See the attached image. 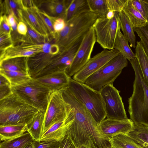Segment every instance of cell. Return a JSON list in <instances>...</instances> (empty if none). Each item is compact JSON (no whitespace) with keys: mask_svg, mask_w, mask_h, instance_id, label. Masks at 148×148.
Returning <instances> with one entry per match:
<instances>
[{"mask_svg":"<svg viewBox=\"0 0 148 148\" xmlns=\"http://www.w3.org/2000/svg\"><path fill=\"white\" fill-rule=\"evenodd\" d=\"M127 0H106L109 11L114 12H122Z\"/></svg>","mask_w":148,"mask_h":148,"instance_id":"38","label":"cell"},{"mask_svg":"<svg viewBox=\"0 0 148 148\" xmlns=\"http://www.w3.org/2000/svg\"><path fill=\"white\" fill-rule=\"evenodd\" d=\"M39 110L12 92L0 100V125H27Z\"/></svg>","mask_w":148,"mask_h":148,"instance_id":"3","label":"cell"},{"mask_svg":"<svg viewBox=\"0 0 148 148\" xmlns=\"http://www.w3.org/2000/svg\"><path fill=\"white\" fill-rule=\"evenodd\" d=\"M23 21L40 34L48 39L50 34L49 30L39 13L37 6L27 8L22 6Z\"/></svg>","mask_w":148,"mask_h":148,"instance_id":"17","label":"cell"},{"mask_svg":"<svg viewBox=\"0 0 148 148\" xmlns=\"http://www.w3.org/2000/svg\"><path fill=\"white\" fill-rule=\"evenodd\" d=\"M129 61L135 75L133 93L128 99L130 119L134 125L148 127V86L136 58Z\"/></svg>","mask_w":148,"mask_h":148,"instance_id":"2","label":"cell"},{"mask_svg":"<svg viewBox=\"0 0 148 148\" xmlns=\"http://www.w3.org/2000/svg\"><path fill=\"white\" fill-rule=\"evenodd\" d=\"M27 132L26 125H0V140L3 141L15 139Z\"/></svg>","mask_w":148,"mask_h":148,"instance_id":"22","label":"cell"},{"mask_svg":"<svg viewBox=\"0 0 148 148\" xmlns=\"http://www.w3.org/2000/svg\"><path fill=\"white\" fill-rule=\"evenodd\" d=\"M127 135L142 148H148V127L134 125Z\"/></svg>","mask_w":148,"mask_h":148,"instance_id":"24","label":"cell"},{"mask_svg":"<svg viewBox=\"0 0 148 148\" xmlns=\"http://www.w3.org/2000/svg\"><path fill=\"white\" fill-rule=\"evenodd\" d=\"M39 13L49 30L50 34L54 39L56 32L54 31L53 26L55 21L57 18L51 16L40 10Z\"/></svg>","mask_w":148,"mask_h":148,"instance_id":"37","label":"cell"},{"mask_svg":"<svg viewBox=\"0 0 148 148\" xmlns=\"http://www.w3.org/2000/svg\"><path fill=\"white\" fill-rule=\"evenodd\" d=\"M17 30L21 35L25 36L27 32V28L26 24L23 22H19L17 25Z\"/></svg>","mask_w":148,"mask_h":148,"instance_id":"44","label":"cell"},{"mask_svg":"<svg viewBox=\"0 0 148 148\" xmlns=\"http://www.w3.org/2000/svg\"><path fill=\"white\" fill-rule=\"evenodd\" d=\"M120 25L123 36L130 43V47L135 48L136 38L134 28L129 18L123 10L120 12Z\"/></svg>","mask_w":148,"mask_h":148,"instance_id":"25","label":"cell"},{"mask_svg":"<svg viewBox=\"0 0 148 148\" xmlns=\"http://www.w3.org/2000/svg\"><path fill=\"white\" fill-rule=\"evenodd\" d=\"M0 74L9 81L12 87L24 83L32 78L29 73L0 70Z\"/></svg>","mask_w":148,"mask_h":148,"instance_id":"30","label":"cell"},{"mask_svg":"<svg viewBox=\"0 0 148 148\" xmlns=\"http://www.w3.org/2000/svg\"><path fill=\"white\" fill-rule=\"evenodd\" d=\"M0 98L1 100L12 92V86L8 79L0 74Z\"/></svg>","mask_w":148,"mask_h":148,"instance_id":"35","label":"cell"},{"mask_svg":"<svg viewBox=\"0 0 148 148\" xmlns=\"http://www.w3.org/2000/svg\"><path fill=\"white\" fill-rule=\"evenodd\" d=\"M12 92L34 107L45 112L51 91L32 78L26 82L12 87Z\"/></svg>","mask_w":148,"mask_h":148,"instance_id":"7","label":"cell"},{"mask_svg":"<svg viewBox=\"0 0 148 148\" xmlns=\"http://www.w3.org/2000/svg\"><path fill=\"white\" fill-rule=\"evenodd\" d=\"M11 27L8 23L7 16L5 14L2 15L0 17V34H11Z\"/></svg>","mask_w":148,"mask_h":148,"instance_id":"41","label":"cell"},{"mask_svg":"<svg viewBox=\"0 0 148 148\" xmlns=\"http://www.w3.org/2000/svg\"><path fill=\"white\" fill-rule=\"evenodd\" d=\"M71 107L64 99L61 91H51L45 113L43 134L54 124L64 118Z\"/></svg>","mask_w":148,"mask_h":148,"instance_id":"10","label":"cell"},{"mask_svg":"<svg viewBox=\"0 0 148 148\" xmlns=\"http://www.w3.org/2000/svg\"><path fill=\"white\" fill-rule=\"evenodd\" d=\"M135 54L144 80L148 86V57L140 41L136 42Z\"/></svg>","mask_w":148,"mask_h":148,"instance_id":"29","label":"cell"},{"mask_svg":"<svg viewBox=\"0 0 148 148\" xmlns=\"http://www.w3.org/2000/svg\"><path fill=\"white\" fill-rule=\"evenodd\" d=\"M72 0H52L38 1L36 4L41 11L48 15L65 20L66 12Z\"/></svg>","mask_w":148,"mask_h":148,"instance_id":"18","label":"cell"},{"mask_svg":"<svg viewBox=\"0 0 148 148\" xmlns=\"http://www.w3.org/2000/svg\"><path fill=\"white\" fill-rule=\"evenodd\" d=\"M21 42L20 45H13L1 52L0 61L15 57H30L43 52V44H32L23 41H21Z\"/></svg>","mask_w":148,"mask_h":148,"instance_id":"16","label":"cell"},{"mask_svg":"<svg viewBox=\"0 0 148 148\" xmlns=\"http://www.w3.org/2000/svg\"><path fill=\"white\" fill-rule=\"evenodd\" d=\"M91 12L77 15L66 22L65 26L61 32L56 33L54 39L60 50L66 48L83 37L92 27L99 18Z\"/></svg>","mask_w":148,"mask_h":148,"instance_id":"4","label":"cell"},{"mask_svg":"<svg viewBox=\"0 0 148 148\" xmlns=\"http://www.w3.org/2000/svg\"><path fill=\"white\" fill-rule=\"evenodd\" d=\"M90 11L99 17H105L109 10L106 0H87Z\"/></svg>","mask_w":148,"mask_h":148,"instance_id":"33","label":"cell"},{"mask_svg":"<svg viewBox=\"0 0 148 148\" xmlns=\"http://www.w3.org/2000/svg\"><path fill=\"white\" fill-rule=\"evenodd\" d=\"M128 42L120 29L115 40L114 49L119 51L121 54L129 61L136 57L135 54L132 51L129 45Z\"/></svg>","mask_w":148,"mask_h":148,"instance_id":"26","label":"cell"},{"mask_svg":"<svg viewBox=\"0 0 148 148\" xmlns=\"http://www.w3.org/2000/svg\"><path fill=\"white\" fill-rule=\"evenodd\" d=\"M62 142V141H61ZM49 141H33L35 148H59L61 142Z\"/></svg>","mask_w":148,"mask_h":148,"instance_id":"40","label":"cell"},{"mask_svg":"<svg viewBox=\"0 0 148 148\" xmlns=\"http://www.w3.org/2000/svg\"><path fill=\"white\" fill-rule=\"evenodd\" d=\"M134 7L148 22V0H131Z\"/></svg>","mask_w":148,"mask_h":148,"instance_id":"36","label":"cell"},{"mask_svg":"<svg viewBox=\"0 0 148 148\" xmlns=\"http://www.w3.org/2000/svg\"><path fill=\"white\" fill-rule=\"evenodd\" d=\"M140 39V42L144 51L148 57V23L145 26L133 29Z\"/></svg>","mask_w":148,"mask_h":148,"instance_id":"34","label":"cell"},{"mask_svg":"<svg viewBox=\"0 0 148 148\" xmlns=\"http://www.w3.org/2000/svg\"><path fill=\"white\" fill-rule=\"evenodd\" d=\"M7 17V20L9 25L11 27L17 21L12 13L8 15Z\"/></svg>","mask_w":148,"mask_h":148,"instance_id":"46","label":"cell"},{"mask_svg":"<svg viewBox=\"0 0 148 148\" xmlns=\"http://www.w3.org/2000/svg\"><path fill=\"white\" fill-rule=\"evenodd\" d=\"M74 121V108L71 107L66 117L56 123L44 133L40 141H62Z\"/></svg>","mask_w":148,"mask_h":148,"instance_id":"15","label":"cell"},{"mask_svg":"<svg viewBox=\"0 0 148 148\" xmlns=\"http://www.w3.org/2000/svg\"><path fill=\"white\" fill-rule=\"evenodd\" d=\"M96 41L95 32L92 27L83 36L72 62L66 72L69 77L73 76L89 60Z\"/></svg>","mask_w":148,"mask_h":148,"instance_id":"11","label":"cell"},{"mask_svg":"<svg viewBox=\"0 0 148 148\" xmlns=\"http://www.w3.org/2000/svg\"><path fill=\"white\" fill-rule=\"evenodd\" d=\"M25 148H35L33 141L28 144Z\"/></svg>","mask_w":148,"mask_h":148,"instance_id":"48","label":"cell"},{"mask_svg":"<svg viewBox=\"0 0 148 148\" xmlns=\"http://www.w3.org/2000/svg\"><path fill=\"white\" fill-rule=\"evenodd\" d=\"M83 36L68 47L60 50L58 54L53 55L36 78L56 72H66L72 62Z\"/></svg>","mask_w":148,"mask_h":148,"instance_id":"9","label":"cell"},{"mask_svg":"<svg viewBox=\"0 0 148 148\" xmlns=\"http://www.w3.org/2000/svg\"><path fill=\"white\" fill-rule=\"evenodd\" d=\"M67 102L74 108V121L68 129L67 133L78 147L90 140L99 148L107 145L101 137L97 128V123L85 106L74 96Z\"/></svg>","mask_w":148,"mask_h":148,"instance_id":"1","label":"cell"},{"mask_svg":"<svg viewBox=\"0 0 148 148\" xmlns=\"http://www.w3.org/2000/svg\"><path fill=\"white\" fill-rule=\"evenodd\" d=\"M65 20L62 18H57L53 24V28L56 33H58L62 30L65 26Z\"/></svg>","mask_w":148,"mask_h":148,"instance_id":"43","label":"cell"},{"mask_svg":"<svg viewBox=\"0 0 148 148\" xmlns=\"http://www.w3.org/2000/svg\"><path fill=\"white\" fill-rule=\"evenodd\" d=\"M59 148H77L70 135L67 133L63 140L61 142Z\"/></svg>","mask_w":148,"mask_h":148,"instance_id":"42","label":"cell"},{"mask_svg":"<svg viewBox=\"0 0 148 148\" xmlns=\"http://www.w3.org/2000/svg\"><path fill=\"white\" fill-rule=\"evenodd\" d=\"M114 13L112 11H109L106 14V17L108 19H111L114 17Z\"/></svg>","mask_w":148,"mask_h":148,"instance_id":"47","label":"cell"},{"mask_svg":"<svg viewBox=\"0 0 148 148\" xmlns=\"http://www.w3.org/2000/svg\"><path fill=\"white\" fill-rule=\"evenodd\" d=\"M127 65V59L120 54L88 77L84 83L92 89L100 92L106 86L113 84L123 69Z\"/></svg>","mask_w":148,"mask_h":148,"instance_id":"6","label":"cell"},{"mask_svg":"<svg viewBox=\"0 0 148 148\" xmlns=\"http://www.w3.org/2000/svg\"><path fill=\"white\" fill-rule=\"evenodd\" d=\"M113 18H98L92 27L96 36V41L104 49H114L115 40L119 30L120 29V12H115Z\"/></svg>","mask_w":148,"mask_h":148,"instance_id":"8","label":"cell"},{"mask_svg":"<svg viewBox=\"0 0 148 148\" xmlns=\"http://www.w3.org/2000/svg\"><path fill=\"white\" fill-rule=\"evenodd\" d=\"M100 92L104 102L107 118L122 120L128 119L120 91L113 84L106 86Z\"/></svg>","mask_w":148,"mask_h":148,"instance_id":"12","label":"cell"},{"mask_svg":"<svg viewBox=\"0 0 148 148\" xmlns=\"http://www.w3.org/2000/svg\"><path fill=\"white\" fill-rule=\"evenodd\" d=\"M67 88L85 106L97 124L106 118L105 103L100 92L71 78Z\"/></svg>","mask_w":148,"mask_h":148,"instance_id":"5","label":"cell"},{"mask_svg":"<svg viewBox=\"0 0 148 148\" xmlns=\"http://www.w3.org/2000/svg\"><path fill=\"white\" fill-rule=\"evenodd\" d=\"M0 49L1 52L12 47L13 43L11 34H0Z\"/></svg>","mask_w":148,"mask_h":148,"instance_id":"39","label":"cell"},{"mask_svg":"<svg viewBox=\"0 0 148 148\" xmlns=\"http://www.w3.org/2000/svg\"><path fill=\"white\" fill-rule=\"evenodd\" d=\"M102 148H111L110 145H107L103 146Z\"/></svg>","mask_w":148,"mask_h":148,"instance_id":"49","label":"cell"},{"mask_svg":"<svg viewBox=\"0 0 148 148\" xmlns=\"http://www.w3.org/2000/svg\"><path fill=\"white\" fill-rule=\"evenodd\" d=\"M134 125L128 118L122 120L107 118L97 124V127L101 138L108 142L109 138L117 135L127 134Z\"/></svg>","mask_w":148,"mask_h":148,"instance_id":"14","label":"cell"},{"mask_svg":"<svg viewBox=\"0 0 148 148\" xmlns=\"http://www.w3.org/2000/svg\"><path fill=\"white\" fill-rule=\"evenodd\" d=\"M28 58L15 57L1 61L0 69L29 73Z\"/></svg>","mask_w":148,"mask_h":148,"instance_id":"20","label":"cell"},{"mask_svg":"<svg viewBox=\"0 0 148 148\" xmlns=\"http://www.w3.org/2000/svg\"><path fill=\"white\" fill-rule=\"evenodd\" d=\"M71 78L65 72L61 71L35 79L51 91H61L68 87Z\"/></svg>","mask_w":148,"mask_h":148,"instance_id":"19","label":"cell"},{"mask_svg":"<svg viewBox=\"0 0 148 148\" xmlns=\"http://www.w3.org/2000/svg\"><path fill=\"white\" fill-rule=\"evenodd\" d=\"M33 141L30 134L27 132L18 138L2 141L0 144V148H25Z\"/></svg>","mask_w":148,"mask_h":148,"instance_id":"32","label":"cell"},{"mask_svg":"<svg viewBox=\"0 0 148 148\" xmlns=\"http://www.w3.org/2000/svg\"><path fill=\"white\" fill-rule=\"evenodd\" d=\"M77 148H98L94 143L90 140H88Z\"/></svg>","mask_w":148,"mask_h":148,"instance_id":"45","label":"cell"},{"mask_svg":"<svg viewBox=\"0 0 148 148\" xmlns=\"http://www.w3.org/2000/svg\"><path fill=\"white\" fill-rule=\"evenodd\" d=\"M111 148H142L127 134H121L109 138Z\"/></svg>","mask_w":148,"mask_h":148,"instance_id":"28","label":"cell"},{"mask_svg":"<svg viewBox=\"0 0 148 148\" xmlns=\"http://www.w3.org/2000/svg\"><path fill=\"white\" fill-rule=\"evenodd\" d=\"M3 2V7L7 14L12 13L18 22H23L21 0H5Z\"/></svg>","mask_w":148,"mask_h":148,"instance_id":"31","label":"cell"},{"mask_svg":"<svg viewBox=\"0 0 148 148\" xmlns=\"http://www.w3.org/2000/svg\"><path fill=\"white\" fill-rule=\"evenodd\" d=\"M90 12L87 0H72L66 10L65 21L77 15Z\"/></svg>","mask_w":148,"mask_h":148,"instance_id":"27","label":"cell"},{"mask_svg":"<svg viewBox=\"0 0 148 148\" xmlns=\"http://www.w3.org/2000/svg\"><path fill=\"white\" fill-rule=\"evenodd\" d=\"M123 10L128 16L134 28L144 27L148 23L133 5L131 0H127Z\"/></svg>","mask_w":148,"mask_h":148,"instance_id":"23","label":"cell"},{"mask_svg":"<svg viewBox=\"0 0 148 148\" xmlns=\"http://www.w3.org/2000/svg\"><path fill=\"white\" fill-rule=\"evenodd\" d=\"M45 113L44 111L39 110L27 125V132L34 141L39 142L43 134Z\"/></svg>","mask_w":148,"mask_h":148,"instance_id":"21","label":"cell"},{"mask_svg":"<svg viewBox=\"0 0 148 148\" xmlns=\"http://www.w3.org/2000/svg\"><path fill=\"white\" fill-rule=\"evenodd\" d=\"M121 54L118 50L104 49L90 58L85 65L73 76V79L84 83L90 76L97 71L107 62Z\"/></svg>","mask_w":148,"mask_h":148,"instance_id":"13","label":"cell"}]
</instances>
